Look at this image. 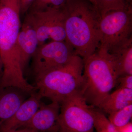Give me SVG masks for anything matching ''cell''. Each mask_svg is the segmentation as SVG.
I'll use <instances>...</instances> for the list:
<instances>
[{
  "instance_id": "obj_1",
  "label": "cell",
  "mask_w": 132,
  "mask_h": 132,
  "mask_svg": "<svg viewBox=\"0 0 132 132\" xmlns=\"http://www.w3.org/2000/svg\"><path fill=\"white\" fill-rule=\"evenodd\" d=\"M21 15L20 0H0V55L3 64L0 87L17 88L30 94L35 87L24 78L17 50Z\"/></svg>"
},
{
  "instance_id": "obj_2",
  "label": "cell",
  "mask_w": 132,
  "mask_h": 132,
  "mask_svg": "<svg viewBox=\"0 0 132 132\" xmlns=\"http://www.w3.org/2000/svg\"><path fill=\"white\" fill-rule=\"evenodd\" d=\"M63 9L66 40L85 60L100 47V15L89 0H68Z\"/></svg>"
},
{
  "instance_id": "obj_3",
  "label": "cell",
  "mask_w": 132,
  "mask_h": 132,
  "mask_svg": "<svg viewBox=\"0 0 132 132\" xmlns=\"http://www.w3.org/2000/svg\"><path fill=\"white\" fill-rule=\"evenodd\" d=\"M84 60L75 55L67 64L52 69L35 80L36 92L41 98L61 104L81 92L83 86Z\"/></svg>"
},
{
  "instance_id": "obj_4",
  "label": "cell",
  "mask_w": 132,
  "mask_h": 132,
  "mask_svg": "<svg viewBox=\"0 0 132 132\" xmlns=\"http://www.w3.org/2000/svg\"><path fill=\"white\" fill-rule=\"evenodd\" d=\"M81 92L88 105L98 108L116 86L118 76L106 53L98 48L84 60Z\"/></svg>"
},
{
  "instance_id": "obj_5",
  "label": "cell",
  "mask_w": 132,
  "mask_h": 132,
  "mask_svg": "<svg viewBox=\"0 0 132 132\" xmlns=\"http://www.w3.org/2000/svg\"><path fill=\"white\" fill-rule=\"evenodd\" d=\"M98 48L108 51L132 37V6L111 10L100 16Z\"/></svg>"
},
{
  "instance_id": "obj_6",
  "label": "cell",
  "mask_w": 132,
  "mask_h": 132,
  "mask_svg": "<svg viewBox=\"0 0 132 132\" xmlns=\"http://www.w3.org/2000/svg\"><path fill=\"white\" fill-rule=\"evenodd\" d=\"M58 132H95L91 106L81 92L60 104Z\"/></svg>"
},
{
  "instance_id": "obj_7",
  "label": "cell",
  "mask_w": 132,
  "mask_h": 132,
  "mask_svg": "<svg viewBox=\"0 0 132 132\" xmlns=\"http://www.w3.org/2000/svg\"><path fill=\"white\" fill-rule=\"evenodd\" d=\"M76 55L67 41H51L38 46L32 59L35 80L52 69L64 65Z\"/></svg>"
},
{
  "instance_id": "obj_8",
  "label": "cell",
  "mask_w": 132,
  "mask_h": 132,
  "mask_svg": "<svg viewBox=\"0 0 132 132\" xmlns=\"http://www.w3.org/2000/svg\"><path fill=\"white\" fill-rule=\"evenodd\" d=\"M36 32L39 46L51 41H65L63 8L29 11L26 14Z\"/></svg>"
},
{
  "instance_id": "obj_9",
  "label": "cell",
  "mask_w": 132,
  "mask_h": 132,
  "mask_svg": "<svg viewBox=\"0 0 132 132\" xmlns=\"http://www.w3.org/2000/svg\"><path fill=\"white\" fill-rule=\"evenodd\" d=\"M60 110V105L59 103L52 102L46 104L42 102L31 120L22 128L36 132H58Z\"/></svg>"
},
{
  "instance_id": "obj_10",
  "label": "cell",
  "mask_w": 132,
  "mask_h": 132,
  "mask_svg": "<svg viewBox=\"0 0 132 132\" xmlns=\"http://www.w3.org/2000/svg\"><path fill=\"white\" fill-rule=\"evenodd\" d=\"M38 46L39 42L36 32L26 15L17 40V50L24 74Z\"/></svg>"
},
{
  "instance_id": "obj_11",
  "label": "cell",
  "mask_w": 132,
  "mask_h": 132,
  "mask_svg": "<svg viewBox=\"0 0 132 132\" xmlns=\"http://www.w3.org/2000/svg\"><path fill=\"white\" fill-rule=\"evenodd\" d=\"M41 98L36 92L24 101L13 115L0 128V132H11L23 127L39 108Z\"/></svg>"
},
{
  "instance_id": "obj_12",
  "label": "cell",
  "mask_w": 132,
  "mask_h": 132,
  "mask_svg": "<svg viewBox=\"0 0 132 132\" xmlns=\"http://www.w3.org/2000/svg\"><path fill=\"white\" fill-rule=\"evenodd\" d=\"M29 94L17 88L0 87V128L13 115Z\"/></svg>"
},
{
  "instance_id": "obj_13",
  "label": "cell",
  "mask_w": 132,
  "mask_h": 132,
  "mask_svg": "<svg viewBox=\"0 0 132 132\" xmlns=\"http://www.w3.org/2000/svg\"><path fill=\"white\" fill-rule=\"evenodd\" d=\"M102 50L111 60L118 78L132 75V37L108 51Z\"/></svg>"
},
{
  "instance_id": "obj_14",
  "label": "cell",
  "mask_w": 132,
  "mask_h": 132,
  "mask_svg": "<svg viewBox=\"0 0 132 132\" xmlns=\"http://www.w3.org/2000/svg\"><path fill=\"white\" fill-rule=\"evenodd\" d=\"M131 104L132 89L118 88L109 94L98 108L109 115Z\"/></svg>"
},
{
  "instance_id": "obj_15",
  "label": "cell",
  "mask_w": 132,
  "mask_h": 132,
  "mask_svg": "<svg viewBox=\"0 0 132 132\" xmlns=\"http://www.w3.org/2000/svg\"><path fill=\"white\" fill-rule=\"evenodd\" d=\"M100 16L112 10L126 8L132 6V0H93Z\"/></svg>"
},
{
  "instance_id": "obj_16",
  "label": "cell",
  "mask_w": 132,
  "mask_h": 132,
  "mask_svg": "<svg viewBox=\"0 0 132 132\" xmlns=\"http://www.w3.org/2000/svg\"><path fill=\"white\" fill-rule=\"evenodd\" d=\"M91 112L93 118L94 128L97 132H117L115 127L100 109L91 106Z\"/></svg>"
},
{
  "instance_id": "obj_17",
  "label": "cell",
  "mask_w": 132,
  "mask_h": 132,
  "mask_svg": "<svg viewBox=\"0 0 132 132\" xmlns=\"http://www.w3.org/2000/svg\"><path fill=\"white\" fill-rule=\"evenodd\" d=\"M132 116V104L109 114L108 119L116 128H118L130 123Z\"/></svg>"
},
{
  "instance_id": "obj_18",
  "label": "cell",
  "mask_w": 132,
  "mask_h": 132,
  "mask_svg": "<svg viewBox=\"0 0 132 132\" xmlns=\"http://www.w3.org/2000/svg\"><path fill=\"white\" fill-rule=\"evenodd\" d=\"M68 1L34 0L28 11L43 10L48 8L62 9Z\"/></svg>"
},
{
  "instance_id": "obj_19",
  "label": "cell",
  "mask_w": 132,
  "mask_h": 132,
  "mask_svg": "<svg viewBox=\"0 0 132 132\" xmlns=\"http://www.w3.org/2000/svg\"><path fill=\"white\" fill-rule=\"evenodd\" d=\"M118 88L132 89V75H125L119 76L117 79Z\"/></svg>"
},
{
  "instance_id": "obj_20",
  "label": "cell",
  "mask_w": 132,
  "mask_h": 132,
  "mask_svg": "<svg viewBox=\"0 0 132 132\" xmlns=\"http://www.w3.org/2000/svg\"><path fill=\"white\" fill-rule=\"evenodd\" d=\"M34 1V0H20L21 15L27 13Z\"/></svg>"
},
{
  "instance_id": "obj_21",
  "label": "cell",
  "mask_w": 132,
  "mask_h": 132,
  "mask_svg": "<svg viewBox=\"0 0 132 132\" xmlns=\"http://www.w3.org/2000/svg\"><path fill=\"white\" fill-rule=\"evenodd\" d=\"M118 132H132V123H129L122 127L116 128Z\"/></svg>"
},
{
  "instance_id": "obj_22",
  "label": "cell",
  "mask_w": 132,
  "mask_h": 132,
  "mask_svg": "<svg viewBox=\"0 0 132 132\" xmlns=\"http://www.w3.org/2000/svg\"><path fill=\"white\" fill-rule=\"evenodd\" d=\"M11 132H36L33 130L28 129V128H20L18 130H15L14 131Z\"/></svg>"
},
{
  "instance_id": "obj_23",
  "label": "cell",
  "mask_w": 132,
  "mask_h": 132,
  "mask_svg": "<svg viewBox=\"0 0 132 132\" xmlns=\"http://www.w3.org/2000/svg\"><path fill=\"white\" fill-rule=\"evenodd\" d=\"M3 73V64L2 60L0 55V80L1 79Z\"/></svg>"
},
{
  "instance_id": "obj_24",
  "label": "cell",
  "mask_w": 132,
  "mask_h": 132,
  "mask_svg": "<svg viewBox=\"0 0 132 132\" xmlns=\"http://www.w3.org/2000/svg\"><path fill=\"white\" fill-rule=\"evenodd\" d=\"M89 1H90V2L92 3V4H93V5H94V3L93 0H89Z\"/></svg>"
}]
</instances>
